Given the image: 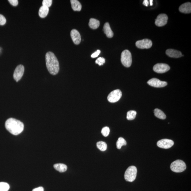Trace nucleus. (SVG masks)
Wrapping results in <instances>:
<instances>
[{
    "label": "nucleus",
    "mask_w": 191,
    "mask_h": 191,
    "mask_svg": "<svg viewBox=\"0 0 191 191\" xmlns=\"http://www.w3.org/2000/svg\"><path fill=\"white\" fill-rule=\"evenodd\" d=\"M5 127L9 132L14 135L20 134L24 128V124L22 122L13 118H10L6 121Z\"/></svg>",
    "instance_id": "obj_1"
},
{
    "label": "nucleus",
    "mask_w": 191,
    "mask_h": 191,
    "mask_svg": "<svg viewBox=\"0 0 191 191\" xmlns=\"http://www.w3.org/2000/svg\"><path fill=\"white\" fill-rule=\"evenodd\" d=\"M45 58L46 67L50 73L53 75L58 73L60 69L59 63L54 53L51 52L47 53Z\"/></svg>",
    "instance_id": "obj_2"
},
{
    "label": "nucleus",
    "mask_w": 191,
    "mask_h": 191,
    "mask_svg": "<svg viewBox=\"0 0 191 191\" xmlns=\"http://www.w3.org/2000/svg\"><path fill=\"white\" fill-rule=\"evenodd\" d=\"M137 169L136 167L130 166L126 171L124 178L127 182H132L136 179L137 176Z\"/></svg>",
    "instance_id": "obj_3"
},
{
    "label": "nucleus",
    "mask_w": 191,
    "mask_h": 191,
    "mask_svg": "<svg viewBox=\"0 0 191 191\" xmlns=\"http://www.w3.org/2000/svg\"><path fill=\"white\" fill-rule=\"evenodd\" d=\"M185 163L182 160H177L173 162L171 165V170L176 173L182 172L186 169Z\"/></svg>",
    "instance_id": "obj_4"
},
{
    "label": "nucleus",
    "mask_w": 191,
    "mask_h": 191,
    "mask_svg": "<svg viewBox=\"0 0 191 191\" xmlns=\"http://www.w3.org/2000/svg\"><path fill=\"white\" fill-rule=\"evenodd\" d=\"M121 62L124 66L126 67L131 66L132 63V57L131 52L128 50H124L121 54Z\"/></svg>",
    "instance_id": "obj_5"
},
{
    "label": "nucleus",
    "mask_w": 191,
    "mask_h": 191,
    "mask_svg": "<svg viewBox=\"0 0 191 191\" xmlns=\"http://www.w3.org/2000/svg\"><path fill=\"white\" fill-rule=\"evenodd\" d=\"M122 92L119 89L114 90L109 94L108 100L111 103H115L119 101L122 96Z\"/></svg>",
    "instance_id": "obj_6"
},
{
    "label": "nucleus",
    "mask_w": 191,
    "mask_h": 191,
    "mask_svg": "<svg viewBox=\"0 0 191 191\" xmlns=\"http://www.w3.org/2000/svg\"><path fill=\"white\" fill-rule=\"evenodd\" d=\"M152 42L150 39H145L143 40L137 41L136 45L138 48L141 49L150 48L152 45Z\"/></svg>",
    "instance_id": "obj_7"
},
{
    "label": "nucleus",
    "mask_w": 191,
    "mask_h": 191,
    "mask_svg": "<svg viewBox=\"0 0 191 191\" xmlns=\"http://www.w3.org/2000/svg\"><path fill=\"white\" fill-rule=\"evenodd\" d=\"M170 69V67L166 64L157 63L154 65L153 70L158 73H163L167 72Z\"/></svg>",
    "instance_id": "obj_8"
},
{
    "label": "nucleus",
    "mask_w": 191,
    "mask_h": 191,
    "mask_svg": "<svg viewBox=\"0 0 191 191\" xmlns=\"http://www.w3.org/2000/svg\"><path fill=\"white\" fill-rule=\"evenodd\" d=\"M174 142L171 139H164L158 141L157 146L159 148L167 149L171 147L174 145Z\"/></svg>",
    "instance_id": "obj_9"
},
{
    "label": "nucleus",
    "mask_w": 191,
    "mask_h": 191,
    "mask_svg": "<svg viewBox=\"0 0 191 191\" xmlns=\"http://www.w3.org/2000/svg\"><path fill=\"white\" fill-rule=\"evenodd\" d=\"M25 71V68L23 65H20L17 67L15 69L13 77L16 82L19 81L22 78Z\"/></svg>",
    "instance_id": "obj_10"
},
{
    "label": "nucleus",
    "mask_w": 191,
    "mask_h": 191,
    "mask_svg": "<svg viewBox=\"0 0 191 191\" xmlns=\"http://www.w3.org/2000/svg\"><path fill=\"white\" fill-rule=\"evenodd\" d=\"M147 83L149 85L155 87H164L167 85L166 82L161 81L155 78L151 79L149 80Z\"/></svg>",
    "instance_id": "obj_11"
},
{
    "label": "nucleus",
    "mask_w": 191,
    "mask_h": 191,
    "mask_svg": "<svg viewBox=\"0 0 191 191\" xmlns=\"http://www.w3.org/2000/svg\"><path fill=\"white\" fill-rule=\"evenodd\" d=\"M168 17L166 14H160L155 19V24L157 26L162 27L166 25L167 22Z\"/></svg>",
    "instance_id": "obj_12"
},
{
    "label": "nucleus",
    "mask_w": 191,
    "mask_h": 191,
    "mask_svg": "<svg viewBox=\"0 0 191 191\" xmlns=\"http://www.w3.org/2000/svg\"><path fill=\"white\" fill-rule=\"evenodd\" d=\"M71 36L74 43L76 45L79 44L81 41V36L79 32L76 30H73L71 31Z\"/></svg>",
    "instance_id": "obj_13"
},
{
    "label": "nucleus",
    "mask_w": 191,
    "mask_h": 191,
    "mask_svg": "<svg viewBox=\"0 0 191 191\" xmlns=\"http://www.w3.org/2000/svg\"><path fill=\"white\" fill-rule=\"evenodd\" d=\"M166 54L169 57L172 58H178L182 57V53L177 50L169 49L166 51Z\"/></svg>",
    "instance_id": "obj_14"
},
{
    "label": "nucleus",
    "mask_w": 191,
    "mask_h": 191,
    "mask_svg": "<svg viewBox=\"0 0 191 191\" xmlns=\"http://www.w3.org/2000/svg\"><path fill=\"white\" fill-rule=\"evenodd\" d=\"M180 12L185 13H189L191 12V4L190 2L182 4L179 7Z\"/></svg>",
    "instance_id": "obj_15"
},
{
    "label": "nucleus",
    "mask_w": 191,
    "mask_h": 191,
    "mask_svg": "<svg viewBox=\"0 0 191 191\" xmlns=\"http://www.w3.org/2000/svg\"><path fill=\"white\" fill-rule=\"evenodd\" d=\"M103 30L107 37L112 38L113 37L114 33L108 22H106L104 24Z\"/></svg>",
    "instance_id": "obj_16"
},
{
    "label": "nucleus",
    "mask_w": 191,
    "mask_h": 191,
    "mask_svg": "<svg viewBox=\"0 0 191 191\" xmlns=\"http://www.w3.org/2000/svg\"><path fill=\"white\" fill-rule=\"evenodd\" d=\"M72 8L74 11H80L82 8L81 4L77 0H71Z\"/></svg>",
    "instance_id": "obj_17"
},
{
    "label": "nucleus",
    "mask_w": 191,
    "mask_h": 191,
    "mask_svg": "<svg viewBox=\"0 0 191 191\" xmlns=\"http://www.w3.org/2000/svg\"><path fill=\"white\" fill-rule=\"evenodd\" d=\"M49 12V8L48 7L42 6L40 7L39 11V15L40 17L44 18L47 16Z\"/></svg>",
    "instance_id": "obj_18"
},
{
    "label": "nucleus",
    "mask_w": 191,
    "mask_h": 191,
    "mask_svg": "<svg viewBox=\"0 0 191 191\" xmlns=\"http://www.w3.org/2000/svg\"><path fill=\"white\" fill-rule=\"evenodd\" d=\"M100 25V22L98 20L91 18L90 20L89 26L92 29H96L98 28Z\"/></svg>",
    "instance_id": "obj_19"
},
{
    "label": "nucleus",
    "mask_w": 191,
    "mask_h": 191,
    "mask_svg": "<svg viewBox=\"0 0 191 191\" xmlns=\"http://www.w3.org/2000/svg\"><path fill=\"white\" fill-rule=\"evenodd\" d=\"M54 167L55 169L60 172H65L67 169V165L63 163H56L54 165Z\"/></svg>",
    "instance_id": "obj_20"
},
{
    "label": "nucleus",
    "mask_w": 191,
    "mask_h": 191,
    "mask_svg": "<svg viewBox=\"0 0 191 191\" xmlns=\"http://www.w3.org/2000/svg\"><path fill=\"white\" fill-rule=\"evenodd\" d=\"M154 113L155 116L159 119L164 120L166 118V116L165 114L159 109H155Z\"/></svg>",
    "instance_id": "obj_21"
},
{
    "label": "nucleus",
    "mask_w": 191,
    "mask_h": 191,
    "mask_svg": "<svg viewBox=\"0 0 191 191\" xmlns=\"http://www.w3.org/2000/svg\"><path fill=\"white\" fill-rule=\"evenodd\" d=\"M127 143L125 139L122 137H119L116 143L117 148L120 149L122 146L126 145Z\"/></svg>",
    "instance_id": "obj_22"
},
{
    "label": "nucleus",
    "mask_w": 191,
    "mask_h": 191,
    "mask_svg": "<svg viewBox=\"0 0 191 191\" xmlns=\"http://www.w3.org/2000/svg\"><path fill=\"white\" fill-rule=\"evenodd\" d=\"M97 147L101 151H106L107 148V145L105 142L99 141L97 143Z\"/></svg>",
    "instance_id": "obj_23"
},
{
    "label": "nucleus",
    "mask_w": 191,
    "mask_h": 191,
    "mask_svg": "<svg viewBox=\"0 0 191 191\" xmlns=\"http://www.w3.org/2000/svg\"><path fill=\"white\" fill-rule=\"evenodd\" d=\"M137 112L135 110H130L127 112V119L128 120H132L136 118Z\"/></svg>",
    "instance_id": "obj_24"
},
{
    "label": "nucleus",
    "mask_w": 191,
    "mask_h": 191,
    "mask_svg": "<svg viewBox=\"0 0 191 191\" xmlns=\"http://www.w3.org/2000/svg\"><path fill=\"white\" fill-rule=\"evenodd\" d=\"M9 188V185L7 183L0 182V191H8Z\"/></svg>",
    "instance_id": "obj_25"
},
{
    "label": "nucleus",
    "mask_w": 191,
    "mask_h": 191,
    "mask_svg": "<svg viewBox=\"0 0 191 191\" xmlns=\"http://www.w3.org/2000/svg\"><path fill=\"white\" fill-rule=\"evenodd\" d=\"M110 133V128L108 127H105L102 129L101 131L102 134L104 137H107L109 135Z\"/></svg>",
    "instance_id": "obj_26"
},
{
    "label": "nucleus",
    "mask_w": 191,
    "mask_h": 191,
    "mask_svg": "<svg viewBox=\"0 0 191 191\" xmlns=\"http://www.w3.org/2000/svg\"><path fill=\"white\" fill-rule=\"evenodd\" d=\"M52 0H44L42 1V6L49 7L52 5Z\"/></svg>",
    "instance_id": "obj_27"
},
{
    "label": "nucleus",
    "mask_w": 191,
    "mask_h": 191,
    "mask_svg": "<svg viewBox=\"0 0 191 191\" xmlns=\"http://www.w3.org/2000/svg\"><path fill=\"white\" fill-rule=\"evenodd\" d=\"M95 63L100 66H102L105 63V59L103 57H99L95 61Z\"/></svg>",
    "instance_id": "obj_28"
},
{
    "label": "nucleus",
    "mask_w": 191,
    "mask_h": 191,
    "mask_svg": "<svg viewBox=\"0 0 191 191\" xmlns=\"http://www.w3.org/2000/svg\"><path fill=\"white\" fill-rule=\"evenodd\" d=\"M6 22V19L5 17L3 15L0 14V25H5Z\"/></svg>",
    "instance_id": "obj_29"
},
{
    "label": "nucleus",
    "mask_w": 191,
    "mask_h": 191,
    "mask_svg": "<svg viewBox=\"0 0 191 191\" xmlns=\"http://www.w3.org/2000/svg\"><path fill=\"white\" fill-rule=\"evenodd\" d=\"M100 52L101 51L100 50H98L96 52H95L93 54H92V55H91V57L92 58H95V57H98Z\"/></svg>",
    "instance_id": "obj_30"
},
{
    "label": "nucleus",
    "mask_w": 191,
    "mask_h": 191,
    "mask_svg": "<svg viewBox=\"0 0 191 191\" xmlns=\"http://www.w3.org/2000/svg\"><path fill=\"white\" fill-rule=\"evenodd\" d=\"M9 2L13 6H16L18 4V1L17 0H9Z\"/></svg>",
    "instance_id": "obj_31"
},
{
    "label": "nucleus",
    "mask_w": 191,
    "mask_h": 191,
    "mask_svg": "<svg viewBox=\"0 0 191 191\" xmlns=\"http://www.w3.org/2000/svg\"><path fill=\"white\" fill-rule=\"evenodd\" d=\"M44 189L43 187H38L33 189L32 191H44Z\"/></svg>",
    "instance_id": "obj_32"
},
{
    "label": "nucleus",
    "mask_w": 191,
    "mask_h": 191,
    "mask_svg": "<svg viewBox=\"0 0 191 191\" xmlns=\"http://www.w3.org/2000/svg\"><path fill=\"white\" fill-rule=\"evenodd\" d=\"M143 4L144 5L146 6V7H148L149 4V1L147 0H145V1H143Z\"/></svg>",
    "instance_id": "obj_33"
},
{
    "label": "nucleus",
    "mask_w": 191,
    "mask_h": 191,
    "mask_svg": "<svg viewBox=\"0 0 191 191\" xmlns=\"http://www.w3.org/2000/svg\"><path fill=\"white\" fill-rule=\"evenodd\" d=\"M153 1H152V0H150V5H151V6H152L153 5Z\"/></svg>",
    "instance_id": "obj_34"
}]
</instances>
